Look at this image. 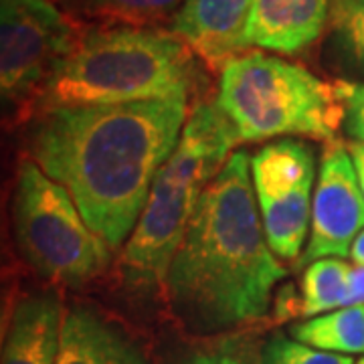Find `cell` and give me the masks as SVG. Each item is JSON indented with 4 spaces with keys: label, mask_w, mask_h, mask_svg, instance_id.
Instances as JSON below:
<instances>
[{
    "label": "cell",
    "mask_w": 364,
    "mask_h": 364,
    "mask_svg": "<svg viewBox=\"0 0 364 364\" xmlns=\"http://www.w3.org/2000/svg\"><path fill=\"white\" fill-rule=\"evenodd\" d=\"M291 336L318 350L364 354V306H348L314 316L294 326Z\"/></svg>",
    "instance_id": "15"
},
{
    "label": "cell",
    "mask_w": 364,
    "mask_h": 364,
    "mask_svg": "<svg viewBox=\"0 0 364 364\" xmlns=\"http://www.w3.org/2000/svg\"><path fill=\"white\" fill-rule=\"evenodd\" d=\"M182 364H241L239 360H235L227 354H208V352H203V354H195L191 356L188 360H184Z\"/></svg>",
    "instance_id": "21"
},
{
    "label": "cell",
    "mask_w": 364,
    "mask_h": 364,
    "mask_svg": "<svg viewBox=\"0 0 364 364\" xmlns=\"http://www.w3.org/2000/svg\"><path fill=\"white\" fill-rule=\"evenodd\" d=\"M191 47L166 28L79 23L31 109L188 100L198 81Z\"/></svg>",
    "instance_id": "3"
},
{
    "label": "cell",
    "mask_w": 364,
    "mask_h": 364,
    "mask_svg": "<svg viewBox=\"0 0 364 364\" xmlns=\"http://www.w3.org/2000/svg\"><path fill=\"white\" fill-rule=\"evenodd\" d=\"M334 90L342 107V128L352 142L364 144V83L336 81Z\"/></svg>",
    "instance_id": "19"
},
{
    "label": "cell",
    "mask_w": 364,
    "mask_h": 364,
    "mask_svg": "<svg viewBox=\"0 0 364 364\" xmlns=\"http://www.w3.org/2000/svg\"><path fill=\"white\" fill-rule=\"evenodd\" d=\"M328 31L342 69L364 77V0H332Z\"/></svg>",
    "instance_id": "17"
},
{
    "label": "cell",
    "mask_w": 364,
    "mask_h": 364,
    "mask_svg": "<svg viewBox=\"0 0 364 364\" xmlns=\"http://www.w3.org/2000/svg\"><path fill=\"white\" fill-rule=\"evenodd\" d=\"M57 2V0H55ZM71 18L105 26L164 28L184 0H59Z\"/></svg>",
    "instance_id": "14"
},
{
    "label": "cell",
    "mask_w": 364,
    "mask_h": 364,
    "mask_svg": "<svg viewBox=\"0 0 364 364\" xmlns=\"http://www.w3.org/2000/svg\"><path fill=\"white\" fill-rule=\"evenodd\" d=\"M348 152H350L354 168H356V176H358L360 188H363L364 193V144L350 142L348 144Z\"/></svg>",
    "instance_id": "22"
},
{
    "label": "cell",
    "mask_w": 364,
    "mask_h": 364,
    "mask_svg": "<svg viewBox=\"0 0 364 364\" xmlns=\"http://www.w3.org/2000/svg\"><path fill=\"white\" fill-rule=\"evenodd\" d=\"M364 231V193L348 146L330 142L320 160L308 247L299 265L324 257H348Z\"/></svg>",
    "instance_id": "9"
},
{
    "label": "cell",
    "mask_w": 364,
    "mask_h": 364,
    "mask_svg": "<svg viewBox=\"0 0 364 364\" xmlns=\"http://www.w3.org/2000/svg\"><path fill=\"white\" fill-rule=\"evenodd\" d=\"M286 277L263 231L251 160L233 152L203 193L164 287L184 324L203 332L259 320Z\"/></svg>",
    "instance_id": "2"
},
{
    "label": "cell",
    "mask_w": 364,
    "mask_h": 364,
    "mask_svg": "<svg viewBox=\"0 0 364 364\" xmlns=\"http://www.w3.org/2000/svg\"><path fill=\"white\" fill-rule=\"evenodd\" d=\"M354 364H364V356H363V358H360V360H356V363H354Z\"/></svg>",
    "instance_id": "24"
},
{
    "label": "cell",
    "mask_w": 364,
    "mask_h": 364,
    "mask_svg": "<svg viewBox=\"0 0 364 364\" xmlns=\"http://www.w3.org/2000/svg\"><path fill=\"white\" fill-rule=\"evenodd\" d=\"M14 233L23 257L43 277L71 287L95 279L114 251L91 231L65 188L31 158L18 166Z\"/></svg>",
    "instance_id": "6"
},
{
    "label": "cell",
    "mask_w": 364,
    "mask_h": 364,
    "mask_svg": "<svg viewBox=\"0 0 364 364\" xmlns=\"http://www.w3.org/2000/svg\"><path fill=\"white\" fill-rule=\"evenodd\" d=\"M55 364H148L140 346L87 308L65 310Z\"/></svg>",
    "instance_id": "12"
},
{
    "label": "cell",
    "mask_w": 364,
    "mask_h": 364,
    "mask_svg": "<svg viewBox=\"0 0 364 364\" xmlns=\"http://www.w3.org/2000/svg\"><path fill=\"white\" fill-rule=\"evenodd\" d=\"M65 310L51 294L31 296L14 308L2 346V364H55Z\"/></svg>",
    "instance_id": "13"
},
{
    "label": "cell",
    "mask_w": 364,
    "mask_h": 364,
    "mask_svg": "<svg viewBox=\"0 0 364 364\" xmlns=\"http://www.w3.org/2000/svg\"><path fill=\"white\" fill-rule=\"evenodd\" d=\"M251 178L269 247L277 257L296 259L312 221L314 150L294 138L267 144L251 158Z\"/></svg>",
    "instance_id": "8"
},
{
    "label": "cell",
    "mask_w": 364,
    "mask_h": 364,
    "mask_svg": "<svg viewBox=\"0 0 364 364\" xmlns=\"http://www.w3.org/2000/svg\"><path fill=\"white\" fill-rule=\"evenodd\" d=\"M350 259L354 265H364V231L354 241L350 249Z\"/></svg>",
    "instance_id": "23"
},
{
    "label": "cell",
    "mask_w": 364,
    "mask_h": 364,
    "mask_svg": "<svg viewBox=\"0 0 364 364\" xmlns=\"http://www.w3.org/2000/svg\"><path fill=\"white\" fill-rule=\"evenodd\" d=\"M352 267L338 257L316 259L301 277V314L314 318L344 308Z\"/></svg>",
    "instance_id": "16"
},
{
    "label": "cell",
    "mask_w": 364,
    "mask_h": 364,
    "mask_svg": "<svg viewBox=\"0 0 364 364\" xmlns=\"http://www.w3.org/2000/svg\"><path fill=\"white\" fill-rule=\"evenodd\" d=\"M253 0H184L170 31L210 69L251 51L247 41Z\"/></svg>",
    "instance_id": "10"
},
{
    "label": "cell",
    "mask_w": 364,
    "mask_h": 364,
    "mask_svg": "<svg viewBox=\"0 0 364 364\" xmlns=\"http://www.w3.org/2000/svg\"><path fill=\"white\" fill-rule=\"evenodd\" d=\"M75 33L77 21L55 0H0L2 104L31 107Z\"/></svg>",
    "instance_id": "7"
},
{
    "label": "cell",
    "mask_w": 364,
    "mask_h": 364,
    "mask_svg": "<svg viewBox=\"0 0 364 364\" xmlns=\"http://www.w3.org/2000/svg\"><path fill=\"white\" fill-rule=\"evenodd\" d=\"M239 144L229 117L215 104H196L174 152L158 170L140 221L122 251L124 279L164 286L196 205Z\"/></svg>",
    "instance_id": "4"
},
{
    "label": "cell",
    "mask_w": 364,
    "mask_h": 364,
    "mask_svg": "<svg viewBox=\"0 0 364 364\" xmlns=\"http://www.w3.org/2000/svg\"><path fill=\"white\" fill-rule=\"evenodd\" d=\"M188 100L57 107L37 116L28 154L112 249L140 221L158 170L181 140Z\"/></svg>",
    "instance_id": "1"
},
{
    "label": "cell",
    "mask_w": 364,
    "mask_h": 364,
    "mask_svg": "<svg viewBox=\"0 0 364 364\" xmlns=\"http://www.w3.org/2000/svg\"><path fill=\"white\" fill-rule=\"evenodd\" d=\"M215 104L239 144L301 136L336 142L342 107L334 85L267 51H247L223 67Z\"/></svg>",
    "instance_id": "5"
},
{
    "label": "cell",
    "mask_w": 364,
    "mask_h": 364,
    "mask_svg": "<svg viewBox=\"0 0 364 364\" xmlns=\"http://www.w3.org/2000/svg\"><path fill=\"white\" fill-rule=\"evenodd\" d=\"M332 0H253L249 47L279 55H299L324 35Z\"/></svg>",
    "instance_id": "11"
},
{
    "label": "cell",
    "mask_w": 364,
    "mask_h": 364,
    "mask_svg": "<svg viewBox=\"0 0 364 364\" xmlns=\"http://www.w3.org/2000/svg\"><path fill=\"white\" fill-rule=\"evenodd\" d=\"M348 306H364V265L352 267L344 299V308Z\"/></svg>",
    "instance_id": "20"
},
{
    "label": "cell",
    "mask_w": 364,
    "mask_h": 364,
    "mask_svg": "<svg viewBox=\"0 0 364 364\" xmlns=\"http://www.w3.org/2000/svg\"><path fill=\"white\" fill-rule=\"evenodd\" d=\"M261 364H354V358L348 354L318 350L284 334H275L263 346Z\"/></svg>",
    "instance_id": "18"
}]
</instances>
